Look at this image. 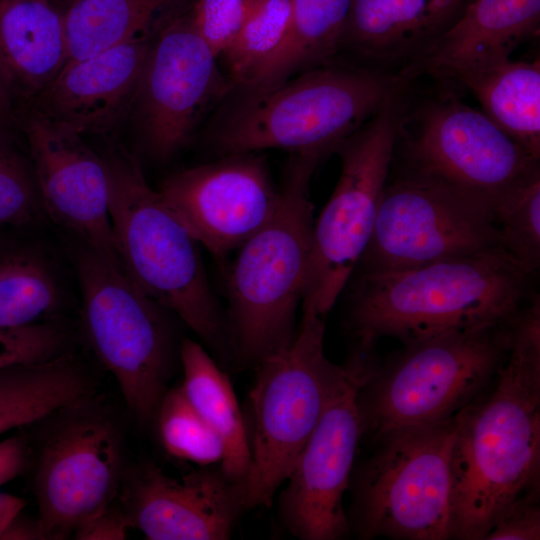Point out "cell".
I'll list each match as a JSON object with an SVG mask.
<instances>
[{"label": "cell", "instance_id": "d4e9b609", "mask_svg": "<svg viewBox=\"0 0 540 540\" xmlns=\"http://www.w3.org/2000/svg\"><path fill=\"white\" fill-rule=\"evenodd\" d=\"M179 354L184 372L181 391L221 438L225 448L220 463L223 471L231 479L244 482L250 463L248 434L227 374L191 339H183Z\"/></svg>", "mask_w": 540, "mask_h": 540}, {"label": "cell", "instance_id": "7c38bea8", "mask_svg": "<svg viewBox=\"0 0 540 540\" xmlns=\"http://www.w3.org/2000/svg\"><path fill=\"white\" fill-rule=\"evenodd\" d=\"M502 247L490 208L443 183L388 177L360 274L400 271Z\"/></svg>", "mask_w": 540, "mask_h": 540}, {"label": "cell", "instance_id": "d6a6232c", "mask_svg": "<svg viewBox=\"0 0 540 540\" xmlns=\"http://www.w3.org/2000/svg\"><path fill=\"white\" fill-rule=\"evenodd\" d=\"M64 334L52 322L0 328V369L36 363L61 354Z\"/></svg>", "mask_w": 540, "mask_h": 540}, {"label": "cell", "instance_id": "ffe728a7", "mask_svg": "<svg viewBox=\"0 0 540 540\" xmlns=\"http://www.w3.org/2000/svg\"><path fill=\"white\" fill-rule=\"evenodd\" d=\"M540 0H471L455 22L425 51L396 72L454 82L459 76L510 60L539 30Z\"/></svg>", "mask_w": 540, "mask_h": 540}, {"label": "cell", "instance_id": "2e32d148", "mask_svg": "<svg viewBox=\"0 0 540 540\" xmlns=\"http://www.w3.org/2000/svg\"><path fill=\"white\" fill-rule=\"evenodd\" d=\"M46 215L113 265L123 267L114 241L103 158L71 126L27 103L14 106Z\"/></svg>", "mask_w": 540, "mask_h": 540}, {"label": "cell", "instance_id": "4316f807", "mask_svg": "<svg viewBox=\"0 0 540 540\" xmlns=\"http://www.w3.org/2000/svg\"><path fill=\"white\" fill-rule=\"evenodd\" d=\"M0 229V328L43 322L61 306L62 288L43 251Z\"/></svg>", "mask_w": 540, "mask_h": 540}, {"label": "cell", "instance_id": "d590c367", "mask_svg": "<svg viewBox=\"0 0 540 540\" xmlns=\"http://www.w3.org/2000/svg\"><path fill=\"white\" fill-rule=\"evenodd\" d=\"M130 528L123 509L112 505L82 525L74 538L82 540H121Z\"/></svg>", "mask_w": 540, "mask_h": 540}, {"label": "cell", "instance_id": "9c48e42d", "mask_svg": "<svg viewBox=\"0 0 540 540\" xmlns=\"http://www.w3.org/2000/svg\"><path fill=\"white\" fill-rule=\"evenodd\" d=\"M407 86L401 84L335 151L341 171L332 195L314 220L301 300L303 315L326 318L371 239L409 100Z\"/></svg>", "mask_w": 540, "mask_h": 540}, {"label": "cell", "instance_id": "7402d4cb", "mask_svg": "<svg viewBox=\"0 0 540 540\" xmlns=\"http://www.w3.org/2000/svg\"><path fill=\"white\" fill-rule=\"evenodd\" d=\"M67 60L64 11L53 0H0V75L14 106L37 96Z\"/></svg>", "mask_w": 540, "mask_h": 540}, {"label": "cell", "instance_id": "44dd1931", "mask_svg": "<svg viewBox=\"0 0 540 540\" xmlns=\"http://www.w3.org/2000/svg\"><path fill=\"white\" fill-rule=\"evenodd\" d=\"M470 1L353 0L341 48L353 50L374 68L404 67L432 45Z\"/></svg>", "mask_w": 540, "mask_h": 540}, {"label": "cell", "instance_id": "277c9868", "mask_svg": "<svg viewBox=\"0 0 540 540\" xmlns=\"http://www.w3.org/2000/svg\"><path fill=\"white\" fill-rule=\"evenodd\" d=\"M324 157L292 153L272 217L236 250L229 267L227 315L236 358L245 362L257 364L295 335L314 225L310 181Z\"/></svg>", "mask_w": 540, "mask_h": 540}, {"label": "cell", "instance_id": "cb8c5ba5", "mask_svg": "<svg viewBox=\"0 0 540 540\" xmlns=\"http://www.w3.org/2000/svg\"><path fill=\"white\" fill-rule=\"evenodd\" d=\"M483 113L534 159H540L539 60L511 59L459 76Z\"/></svg>", "mask_w": 540, "mask_h": 540}, {"label": "cell", "instance_id": "603a6c76", "mask_svg": "<svg viewBox=\"0 0 540 540\" xmlns=\"http://www.w3.org/2000/svg\"><path fill=\"white\" fill-rule=\"evenodd\" d=\"M91 383L68 354L0 369V435L36 423L88 397Z\"/></svg>", "mask_w": 540, "mask_h": 540}, {"label": "cell", "instance_id": "30bf717a", "mask_svg": "<svg viewBox=\"0 0 540 540\" xmlns=\"http://www.w3.org/2000/svg\"><path fill=\"white\" fill-rule=\"evenodd\" d=\"M74 261L85 337L117 380L128 409L149 422L168 390L173 366L175 339L168 310L80 240Z\"/></svg>", "mask_w": 540, "mask_h": 540}, {"label": "cell", "instance_id": "8992f818", "mask_svg": "<svg viewBox=\"0 0 540 540\" xmlns=\"http://www.w3.org/2000/svg\"><path fill=\"white\" fill-rule=\"evenodd\" d=\"M508 321L405 343L383 364L373 359L358 392L363 437L453 418L504 362Z\"/></svg>", "mask_w": 540, "mask_h": 540}, {"label": "cell", "instance_id": "3957f363", "mask_svg": "<svg viewBox=\"0 0 540 540\" xmlns=\"http://www.w3.org/2000/svg\"><path fill=\"white\" fill-rule=\"evenodd\" d=\"M100 155L125 275L175 313L219 358H236L228 315L210 286L197 238L161 193L150 187L139 161L122 144L109 138Z\"/></svg>", "mask_w": 540, "mask_h": 540}, {"label": "cell", "instance_id": "52a82bcc", "mask_svg": "<svg viewBox=\"0 0 540 540\" xmlns=\"http://www.w3.org/2000/svg\"><path fill=\"white\" fill-rule=\"evenodd\" d=\"M455 419L388 430L351 474L350 532L360 539H451Z\"/></svg>", "mask_w": 540, "mask_h": 540}, {"label": "cell", "instance_id": "5bb4252c", "mask_svg": "<svg viewBox=\"0 0 540 540\" xmlns=\"http://www.w3.org/2000/svg\"><path fill=\"white\" fill-rule=\"evenodd\" d=\"M372 348L357 344L343 364L322 415L279 494L281 522L298 539L339 540L351 535L343 497L363 438L358 392L373 360Z\"/></svg>", "mask_w": 540, "mask_h": 540}, {"label": "cell", "instance_id": "8d00e7d4", "mask_svg": "<svg viewBox=\"0 0 540 540\" xmlns=\"http://www.w3.org/2000/svg\"><path fill=\"white\" fill-rule=\"evenodd\" d=\"M30 456L27 441L13 435L0 441V486L18 477Z\"/></svg>", "mask_w": 540, "mask_h": 540}, {"label": "cell", "instance_id": "1f68e13d", "mask_svg": "<svg viewBox=\"0 0 540 540\" xmlns=\"http://www.w3.org/2000/svg\"><path fill=\"white\" fill-rule=\"evenodd\" d=\"M46 215L30 156L12 129L0 128V229L24 228Z\"/></svg>", "mask_w": 540, "mask_h": 540}, {"label": "cell", "instance_id": "4dcf8cb0", "mask_svg": "<svg viewBox=\"0 0 540 540\" xmlns=\"http://www.w3.org/2000/svg\"><path fill=\"white\" fill-rule=\"evenodd\" d=\"M491 212L502 247L534 275L540 266V175L502 195Z\"/></svg>", "mask_w": 540, "mask_h": 540}, {"label": "cell", "instance_id": "f1b7e54d", "mask_svg": "<svg viewBox=\"0 0 540 540\" xmlns=\"http://www.w3.org/2000/svg\"><path fill=\"white\" fill-rule=\"evenodd\" d=\"M290 0H246L242 24L221 54L234 88L242 91L255 80L285 36Z\"/></svg>", "mask_w": 540, "mask_h": 540}, {"label": "cell", "instance_id": "9a60e30c", "mask_svg": "<svg viewBox=\"0 0 540 540\" xmlns=\"http://www.w3.org/2000/svg\"><path fill=\"white\" fill-rule=\"evenodd\" d=\"M217 58L190 14L167 22L153 40L130 118L154 158L182 148L208 108L234 89Z\"/></svg>", "mask_w": 540, "mask_h": 540}, {"label": "cell", "instance_id": "83f0119b", "mask_svg": "<svg viewBox=\"0 0 540 540\" xmlns=\"http://www.w3.org/2000/svg\"><path fill=\"white\" fill-rule=\"evenodd\" d=\"M179 0H77L64 11L68 60H80L147 36ZM67 60V61H68Z\"/></svg>", "mask_w": 540, "mask_h": 540}, {"label": "cell", "instance_id": "6da1fadb", "mask_svg": "<svg viewBox=\"0 0 540 540\" xmlns=\"http://www.w3.org/2000/svg\"><path fill=\"white\" fill-rule=\"evenodd\" d=\"M508 330L495 386L454 416L451 539H485L516 500L539 489L540 310L523 309Z\"/></svg>", "mask_w": 540, "mask_h": 540}, {"label": "cell", "instance_id": "ba28073f", "mask_svg": "<svg viewBox=\"0 0 540 540\" xmlns=\"http://www.w3.org/2000/svg\"><path fill=\"white\" fill-rule=\"evenodd\" d=\"M325 318L302 315L291 342L257 363L246 426V509L268 507L316 427L343 365L324 353Z\"/></svg>", "mask_w": 540, "mask_h": 540}, {"label": "cell", "instance_id": "836d02e7", "mask_svg": "<svg viewBox=\"0 0 540 540\" xmlns=\"http://www.w3.org/2000/svg\"><path fill=\"white\" fill-rule=\"evenodd\" d=\"M246 0H198L190 13L192 23L219 57L242 24Z\"/></svg>", "mask_w": 540, "mask_h": 540}, {"label": "cell", "instance_id": "d6986e66", "mask_svg": "<svg viewBox=\"0 0 540 540\" xmlns=\"http://www.w3.org/2000/svg\"><path fill=\"white\" fill-rule=\"evenodd\" d=\"M152 44L147 35L84 59L68 60L54 79L25 103L83 136L113 138L130 118Z\"/></svg>", "mask_w": 540, "mask_h": 540}, {"label": "cell", "instance_id": "e575fe53", "mask_svg": "<svg viewBox=\"0 0 540 540\" xmlns=\"http://www.w3.org/2000/svg\"><path fill=\"white\" fill-rule=\"evenodd\" d=\"M539 489L521 496L494 524L486 540L540 539Z\"/></svg>", "mask_w": 540, "mask_h": 540}, {"label": "cell", "instance_id": "4fadbf2b", "mask_svg": "<svg viewBox=\"0 0 540 540\" xmlns=\"http://www.w3.org/2000/svg\"><path fill=\"white\" fill-rule=\"evenodd\" d=\"M91 397L60 410L34 476L40 539L60 540L112 505L123 480L122 434Z\"/></svg>", "mask_w": 540, "mask_h": 540}, {"label": "cell", "instance_id": "f35d334b", "mask_svg": "<svg viewBox=\"0 0 540 540\" xmlns=\"http://www.w3.org/2000/svg\"><path fill=\"white\" fill-rule=\"evenodd\" d=\"M16 127L14 103L0 75V128Z\"/></svg>", "mask_w": 540, "mask_h": 540}, {"label": "cell", "instance_id": "ab89813d", "mask_svg": "<svg viewBox=\"0 0 540 540\" xmlns=\"http://www.w3.org/2000/svg\"><path fill=\"white\" fill-rule=\"evenodd\" d=\"M61 2H63L64 4H66V6L68 7L69 5H71L73 2L77 1V0H60Z\"/></svg>", "mask_w": 540, "mask_h": 540}, {"label": "cell", "instance_id": "e0dca14e", "mask_svg": "<svg viewBox=\"0 0 540 540\" xmlns=\"http://www.w3.org/2000/svg\"><path fill=\"white\" fill-rule=\"evenodd\" d=\"M223 156L170 175L158 190L218 261L268 222L280 198L263 157L255 152Z\"/></svg>", "mask_w": 540, "mask_h": 540}, {"label": "cell", "instance_id": "f546056e", "mask_svg": "<svg viewBox=\"0 0 540 540\" xmlns=\"http://www.w3.org/2000/svg\"><path fill=\"white\" fill-rule=\"evenodd\" d=\"M156 417L161 441L170 455L200 466L222 462L225 448L221 438L193 408L180 387L166 391Z\"/></svg>", "mask_w": 540, "mask_h": 540}, {"label": "cell", "instance_id": "7a4b0ae2", "mask_svg": "<svg viewBox=\"0 0 540 540\" xmlns=\"http://www.w3.org/2000/svg\"><path fill=\"white\" fill-rule=\"evenodd\" d=\"M530 278L504 248L360 274L351 293L348 329L358 344L374 345L381 337L405 344L493 327L525 305Z\"/></svg>", "mask_w": 540, "mask_h": 540}, {"label": "cell", "instance_id": "8fae6325", "mask_svg": "<svg viewBox=\"0 0 540 540\" xmlns=\"http://www.w3.org/2000/svg\"><path fill=\"white\" fill-rule=\"evenodd\" d=\"M396 142L401 171L443 183L490 210L502 195L540 175L539 160L450 91L414 108L408 100Z\"/></svg>", "mask_w": 540, "mask_h": 540}, {"label": "cell", "instance_id": "74e56055", "mask_svg": "<svg viewBox=\"0 0 540 540\" xmlns=\"http://www.w3.org/2000/svg\"><path fill=\"white\" fill-rule=\"evenodd\" d=\"M23 498L0 492V538L25 507Z\"/></svg>", "mask_w": 540, "mask_h": 540}, {"label": "cell", "instance_id": "ac0fdd59", "mask_svg": "<svg viewBox=\"0 0 540 540\" xmlns=\"http://www.w3.org/2000/svg\"><path fill=\"white\" fill-rule=\"evenodd\" d=\"M123 511L130 527L150 540H225L246 511L243 481L221 466L202 468L181 478L154 464L123 476Z\"/></svg>", "mask_w": 540, "mask_h": 540}, {"label": "cell", "instance_id": "5b68a950", "mask_svg": "<svg viewBox=\"0 0 540 540\" xmlns=\"http://www.w3.org/2000/svg\"><path fill=\"white\" fill-rule=\"evenodd\" d=\"M395 73L332 62L244 93L214 134L222 155L283 149L335 152L401 85Z\"/></svg>", "mask_w": 540, "mask_h": 540}, {"label": "cell", "instance_id": "484cf974", "mask_svg": "<svg viewBox=\"0 0 540 540\" xmlns=\"http://www.w3.org/2000/svg\"><path fill=\"white\" fill-rule=\"evenodd\" d=\"M353 0H290L282 43L244 93L272 88L303 71L330 62L341 48Z\"/></svg>", "mask_w": 540, "mask_h": 540}]
</instances>
